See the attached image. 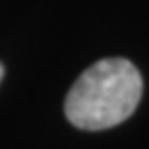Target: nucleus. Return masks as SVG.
<instances>
[{"instance_id":"f257e3e1","label":"nucleus","mask_w":149,"mask_h":149,"mask_svg":"<svg viewBox=\"0 0 149 149\" xmlns=\"http://www.w3.org/2000/svg\"><path fill=\"white\" fill-rule=\"evenodd\" d=\"M143 93L141 74L126 58H105L76 79L64 101L70 124L79 130H109L128 120Z\"/></svg>"},{"instance_id":"f03ea898","label":"nucleus","mask_w":149,"mask_h":149,"mask_svg":"<svg viewBox=\"0 0 149 149\" xmlns=\"http://www.w3.org/2000/svg\"><path fill=\"white\" fill-rule=\"evenodd\" d=\"M2 77H4V66H2V62H0V81H2Z\"/></svg>"}]
</instances>
